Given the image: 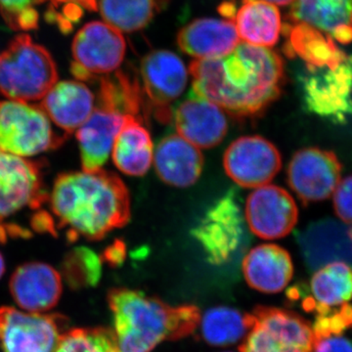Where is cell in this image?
Returning <instances> with one entry per match:
<instances>
[{
	"mask_svg": "<svg viewBox=\"0 0 352 352\" xmlns=\"http://www.w3.org/2000/svg\"><path fill=\"white\" fill-rule=\"evenodd\" d=\"M194 96L235 118H252L277 100L284 82L281 57L270 48L240 43L223 56L190 65Z\"/></svg>",
	"mask_w": 352,
	"mask_h": 352,
	"instance_id": "obj_1",
	"label": "cell"
},
{
	"mask_svg": "<svg viewBox=\"0 0 352 352\" xmlns=\"http://www.w3.org/2000/svg\"><path fill=\"white\" fill-rule=\"evenodd\" d=\"M58 228L67 239L101 240L131 219V195L111 171H75L58 175L48 197Z\"/></svg>",
	"mask_w": 352,
	"mask_h": 352,
	"instance_id": "obj_2",
	"label": "cell"
},
{
	"mask_svg": "<svg viewBox=\"0 0 352 352\" xmlns=\"http://www.w3.org/2000/svg\"><path fill=\"white\" fill-rule=\"evenodd\" d=\"M108 303L122 352H153L163 342L188 337L200 325L195 305L171 307L135 289H111Z\"/></svg>",
	"mask_w": 352,
	"mask_h": 352,
	"instance_id": "obj_3",
	"label": "cell"
},
{
	"mask_svg": "<svg viewBox=\"0 0 352 352\" xmlns=\"http://www.w3.org/2000/svg\"><path fill=\"white\" fill-rule=\"evenodd\" d=\"M144 96L140 83L122 71L101 78L97 104L87 122L76 132L82 170H101L127 115L143 117Z\"/></svg>",
	"mask_w": 352,
	"mask_h": 352,
	"instance_id": "obj_4",
	"label": "cell"
},
{
	"mask_svg": "<svg viewBox=\"0 0 352 352\" xmlns=\"http://www.w3.org/2000/svg\"><path fill=\"white\" fill-rule=\"evenodd\" d=\"M58 80L56 64L43 46L21 34L0 55V95L20 102L43 99Z\"/></svg>",
	"mask_w": 352,
	"mask_h": 352,
	"instance_id": "obj_5",
	"label": "cell"
},
{
	"mask_svg": "<svg viewBox=\"0 0 352 352\" xmlns=\"http://www.w3.org/2000/svg\"><path fill=\"white\" fill-rule=\"evenodd\" d=\"M240 352H312L314 329L300 315L283 308L256 307Z\"/></svg>",
	"mask_w": 352,
	"mask_h": 352,
	"instance_id": "obj_6",
	"label": "cell"
},
{
	"mask_svg": "<svg viewBox=\"0 0 352 352\" xmlns=\"http://www.w3.org/2000/svg\"><path fill=\"white\" fill-rule=\"evenodd\" d=\"M65 138L53 131L41 106L27 102L0 101V150L32 157L62 145Z\"/></svg>",
	"mask_w": 352,
	"mask_h": 352,
	"instance_id": "obj_7",
	"label": "cell"
},
{
	"mask_svg": "<svg viewBox=\"0 0 352 352\" xmlns=\"http://www.w3.org/2000/svg\"><path fill=\"white\" fill-rule=\"evenodd\" d=\"M300 85L308 112L335 124L352 117V56L346 55L335 68H305Z\"/></svg>",
	"mask_w": 352,
	"mask_h": 352,
	"instance_id": "obj_8",
	"label": "cell"
},
{
	"mask_svg": "<svg viewBox=\"0 0 352 352\" xmlns=\"http://www.w3.org/2000/svg\"><path fill=\"white\" fill-rule=\"evenodd\" d=\"M61 314H32L14 307H0V351L55 352L68 331Z\"/></svg>",
	"mask_w": 352,
	"mask_h": 352,
	"instance_id": "obj_9",
	"label": "cell"
},
{
	"mask_svg": "<svg viewBox=\"0 0 352 352\" xmlns=\"http://www.w3.org/2000/svg\"><path fill=\"white\" fill-rule=\"evenodd\" d=\"M122 32L105 22L88 23L74 38L71 72L80 80H91L117 71L126 56Z\"/></svg>",
	"mask_w": 352,
	"mask_h": 352,
	"instance_id": "obj_10",
	"label": "cell"
},
{
	"mask_svg": "<svg viewBox=\"0 0 352 352\" xmlns=\"http://www.w3.org/2000/svg\"><path fill=\"white\" fill-rule=\"evenodd\" d=\"M140 73L141 88L149 110L160 122L168 124L173 118L171 104L183 94L188 82L186 67L175 53L155 50L143 58Z\"/></svg>",
	"mask_w": 352,
	"mask_h": 352,
	"instance_id": "obj_11",
	"label": "cell"
},
{
	"mask_svg": "<svg viewBox=\"0 0 352 352\" xmlns=\"http://www.w3.org/2000/svg\"><path fill=\"white\" fill-rule=\"evenodd\" d=\"M43 166L0 150V224L25 208L38 210L48 200Z\"/></svg>",
	"mask_w": 352,
	"mask_h": 352,
	"instance_id": "obj_12",
	"label": "cell"
},
{
	"mask_svg": "<svg viewBox=\"0 0 352 352\" xmlns=\"http://www.w3.org/2000/svg\"><path fill=\"white\" fill-rule=\"evenodd\" d=\"M223 166L236 184L244 188H259L272 182L281 170V154L267 139L243 136L227 148Z\"/></svg>",
	"mask_w": 352,
	"mask_h": 352,
	"instance_id": "obj_13",
	"label": "cell"
},
{
	"mask_svg": "<svg viewBox=\"0 0 352 352\" xmlns=\"http://www.w3.org/2000/svg\"><path fill=\"white\" fill-rule=\"evenodd\" d=\"M244 235V220L233 193L220 198L208 210L193 236L210 263H226L239 249Z\"/></svg>",
	"mask_w": 352,
	"mask_h": 352,
	"instance_id": "obj_14",
	"label": "cell"
},
{
	"mask_svg": "<svg viewBox=\"0 0 352 352\" xmlns=\"http://www.w3.org/2000/svg\"><path fill=\"white\" fill-rule=\"evenodd\" d=\"M342 178L335 153L307 148L296 153L288 166V183L305 205L330 198Z\"/></svg>",
	"mask_w": 352,
	"mask_h": 352,
	"instance_id": "obj_15",
	"label": "cell"
},
{
	"mask_svg": "<svg viewBox=\"0 0 352 352\" xmlns=\"http://www.w3.org/2000/svg\"><path fill=\"white\" fill-rule=\"evenodd\" d=\"M245 214L254 235L261 239L276 240L286 237L295 228L298 210L286 190L267 184L249 196Z\"/></svg>",
	"mask_w": 352,
	"mask_h": 352,
	"instance_id": "obj_16",
	"label": "cell"
},
{
	"mask_svg": "<svg viewBox=\"0 0 352 352\" xmlns=\"http://www.w3.org/2000/svg\"><path fill=\"white\" fill-rule=\"evenodd\" d=\"M298 245L310 270L316 271L333 263H344L352 267L351 224L319 220L298 236Z\"/></svg>",
	"mask_w": 352,
	"mask_h": 352,
	"instance_id": "obj_17",
	"label": "cell"
},
{
	"mask_svg": "<svg viewBox=\"0 0 352 352\" xmlns=\"http://www.w3.org/2000/svg\"><path fill=\"white\" fill-rule=\"evenodd\" d=\"M9 289L14 302L32 314H44L56 307L63 292L60 273L43 263L19 266L11 276Z\"/></svg>",
	"mask_w": 352,
	"mask_h": 352,
	"instance_id": "obj_18",
	"label": "cell"
},
{
	"mask_svg": "<svg viewBox=\"0 0 352 352\" xmlns=\"http://www.w3.org/2000/svg\"><path fill=\"white\" fill-rule=\"evenodd\" d=\"M173 120L178 134L199 149H210L219 145L228 129L223 110L196 96L178 105Z\"/></svg>",
	"mask_w": 352,
	"mask_h": 352,
	"instance_id": "obj_19",
	"label": "cell"
},
{
	"mask_svg": "<svg viewBox=\"0 0 352 352\" xmlns=\"http://www.w3.org/2000/svg\"><path fill=\"white\" fill-rule=\"evenodd\" d=\"M157 175L177 188L195 184L203 171L204 157L198 147L179 134H171L157 146L153 160Z\"/></svg>",
	"mask_w": 352,
	"mask_h": 352,
	"instance_id": "obj_20",
	"label": "cell"
},
{
	"mask_svg": "<svg viewBox=\"0 0 352 352\" xmlns=\"http://www.w3.org/2000/svg\"><path fill=\"white\" fill-rule=\"evenodd\" d=\"M95 97L85 83L76 80L56 82L43 98L41 107L66 135L87 122L95 107Z\"/></svg>",
	"mask_w": 352,
	"mask_h": 352,
	"instance_id": "obj_21",
	"label": "cell"
},
{
	"mask_svg": "<svg viewBox=\"0 0 352 352\" xmlns=\"http://www.w3.org/2000/svg\"><path fill=\"white\" fill-rule=\"evenodd\" d=\"M352 300V267L344 263H333L319 268L309 281L302 300L303 309L316 316L333 314Z\"/></svg>",
	"mask_w": 352,
	"mask_h": 352,
	"instance_id": "obj_22",
	"label": "cell"
},
{
	"mask_svg": "<svg viewBox=\"0 0 352 352\" xmlns=\"http://www.w3.org/2000/svg\"><path fill=\"white\" fill-rule=\"evenodd\" d=\"M242 266L248 285L261 293H279L286 288L294 274L289 252L273 244L254 248L245 256Z\"/></svg>",
	"mask_w": 352,
	"mask_h": 352,
	"instance_id": "obj_23",
	"label": "cell"
},
{
	"mask_svg": "<svg viewBox=\"0 0 352 352\" xmlns=\"http://www.w3.org/2000/svg\"><path fill=\"white\" fill-rule=\"evenodd\" d=\"M240 43L232 21L201 18L178 32L177 44L190 56L208 59L228 54Z\"/></svg>",
	"mask_w": 352,
	"mask_h": 352,
	"instance_id": "obj_24",
	"label": "cell"
},
{
	"mask_svg": "<svg viewBox=\"0 0 352 352\" xmlns=\"http://www.w3.org/2000/svg\"><path fill=\"white\" fill-rule=\"evenodd\" d=\"M289 18L325 32L338 43L352 41V0H295Z\"/></svg>",
	"mask_w": 352,
	"mask_h": 352,
	"instance_id": "obj_25",
	"label": "cell"
},
{
	"mask_svg": "<svg viewBox=\"0 0 352 352\" xmlns=\"http://www.w3.org/2000/svg\"><path fill=\"white\" fill-rule=\"evenodd\" d=\"M153 160L152 138L143 126V117L127 115L113 143V163L127 175L142 176L149 170Z\"/></svg>",
	"mask_w": 352,
	"mask_h": 352,
	"instance_id": "obj_26",
	"label": "cell"
},
{
	"mask_svg": "<svg viewBox=\"0 0 352 352\" xmlns=\"http://www.w3.org/2000/svg\"><path fill=\"white\" fill-rule=\"evenodd\" d=\"M286 32L287 55L300 58L305 68H335L346 57V53L338 47L330 36L311 25L296 23L294 25H287Z\"/></svg>",
	"mask_w": 352,
	"mask_h": 352,
	"instance_id": "obj_27",
	"label": "cell"
},
{
	"mask_svg": "<svg viewBox=\"0 0 352 352\" xmlns=\"http://www.w3.org/2000/svg\"><path fill=\"white\" fill-rule=\"evenodd\" d=\"M233 23L244 43L261 47L274 46L282 32L279 9L266 0H242Z\"/></svg>",
	"mask_w": 352,
	"mask_h": 352,
	"instance_id": "obj_28",
	"label": "cell"
},
{
	"mask_svg": "<svg viewBox=\"0 0 352 352\" xmlns=\"http://www.w3.org/2000/svg\"><path fill=\"white\" fill-rule=\"evenodd\" d=\"M206 342L214 346H226L244 340L251 326L250 314H242L235 308L217 307L210 308L200 325Z\"/></svg>",
	"mask_w": 352,
	"mask_h": 352,
	"instance_id": "obj_29",
	"label": "cell"
},
{
	"mask_svg": "<svg viewBox=\"0 0 352 352\" xmlns=\"http://www.w3.org/2000/svg\"><path fill=\"white\" fill-rule=\"evenodd\" d=\"M157 9V0H98V10L105 23L122 32L144 29Z\"/></svg>",
	"mask_w": 352,
	"mask_h": 352,
	"instance_id": "obj_30",
	"label": "cell"
},
{
	"mask_svg": "<svg viewBox=\"0 0 352 352\" xmlns=\"http://www.w3.org/2000/svg\"><path fill=\"white\" fill-rule=\"evenodd\" d=\"M62 274L72 289L96 286L101 279L102 258L88 248H76L65 256Z\"/></svg>",
	"mask_w": 352,
	"mask_h": 352,
	"instance_id": "obj_31",
	"label": "cell"
},
{
	"mask_svg": "<svg viewBox=\"0 0 352 352\" xmlns=\"http://www.w3.org/2000/svg\"><path fill=\"white\" fill-rule=\"evenodd\" d=\"M55 352H122L115 332L104 327L67 331Z\"/></svg>",
	"mask_w": 352,
	"mask_h": 352,
	"instance_id": "obj_32",
	"label": "cell"
},
{
	"mask_svg": "<svg viewBox=\"0 0 352 352\" xmlns=\"http://www.w3.org/2000/svg\"><path fill=\"white\" fill-rule=\"evenodd\" d=\"M45 0H0V13L7 25L16 31H32L38 25L36 7Z\"/></svg>",
	"mask_w": 352,
	"mask_h": 352,
	"instance_id": "obj_33",
	"label": "cell"
},
{
	"mask_svg": "<svg viewBox=\"0 0 352 352\" xmlns=\"http://www.w3.org/2000/svg\"><path fill=\"white\" fill-rule=\"evenodd\" d=\"M50 3L46 18L63 32L73 29L82 17L83 11L98 10V0H50Z\"/></svg>",
	"mask_w": 352,
	"mask_h": 352,
	"instance_id": "obj_34",
	"label": "cell"
},
{
	"mask_svg": "<svg viewBox=\"0 0 352 352\" xmlns=\"http://www.w3.org/2000/svg\"><path fill=\"white\" fill-rule=\"evenodd\" d=\"M333 208L342 221L352 226V175L340 180L333 192Z\"/></svg>",
	"mask_w": 352,
	"mask_h": 352,
	"instance_id": "obj_35",
	"label": "cell"
},
{
	"mask_svg": "<svg viewBox=\"0 0 352 352\" xmlns=\"http://www.w3.org/2000/svg\"><path fill=\"white\" fill-rule=\"evenodd\" d=\"M342 333H314L312 352H352V342Z\"/></svg>",
	"mask_w": 352,
	"mask_h": 352,
	"instance_id": "obj_36",
	"label": "cell"
},
{
	"mask_svg": "<svg viewBox=\"0 0 352 352\" xmlns=\"http://www.w3.org/2000/svg\"><path fill=\"white\" fill-rule=\"evenodd\" d=\"M124 256H126V247L122 242L118 241L106 250L104 259L112 265H119L124 261Z\"/></svg>",
	"mask_w": 352,
	"mask_h": 352,
	"instance_id": "obj_37",
	"label": "cell"
},
{
	"mask_svg": "<svg viewBox=\"0 0 352 352\" xmlns=\"http://www.w3.org/2000/svg\"><path fill=\"white\" fill-rule=\"evenodd\" d=\"M266 1L271 2V3L275 4V6H286L293 3L295 0H266Z\"/></svg>",
	"mask_w": 352,
	"mask_h": 352,
	"instance_id": "obj_38",
	"label": "cell"
},
{
	"mask_svg": "<svg viewBox=\"0 0 352 352\" xmlns=\"http://www.w3.org/2000/svg\"><path fill=\"white\" fill-rule=\"evenodd\" d=\"M4 272H6V263H4L3 256L0 254V279L3 276Z\"/></svg>",
	"mask_w": 352,
	"mask_h": 352,
	"instance_id": "obj_39",
	"label": "cell"
},
{
	"mask_svg": "<svg viewBox=\"0 0 352 352\" xmlns=\"http://www.w3.org/2000/svg\"><path fill=\"white\" fill-rule=\"evenodd\" d=\"M351 24H352V19H351Z\"/></svg>",
	"mask_w": 352,
	"mask_h": 352,
	"instance_id": "obj_40",
	"label": "cell"
}]
</instances>
